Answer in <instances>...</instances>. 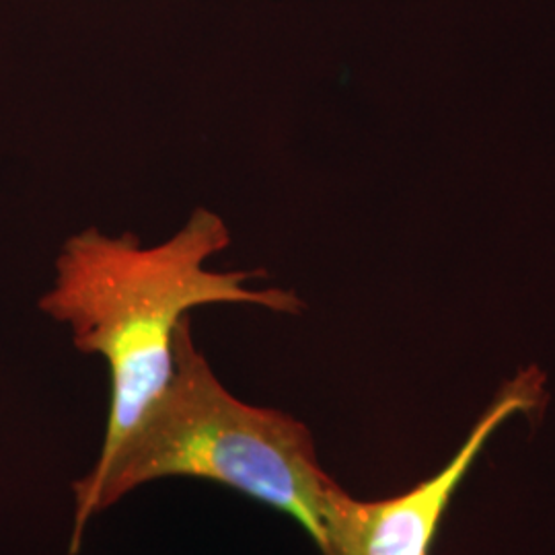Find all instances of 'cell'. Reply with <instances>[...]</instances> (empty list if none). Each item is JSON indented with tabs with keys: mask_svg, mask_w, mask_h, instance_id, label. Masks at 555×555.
<instances>
[{
	"mask_svg": "<svg viewBox=\"0 0 555 555\" xmlns=\"http://www.w3.org/2000/svg\"><path fill=\"white\" fill-rule=\"evenodd\" d=\"M229 245L227 222L202 206L173 237L153 247L132 233L114 237L93 227L64 243L56 282L40 309L70 327L79 352L107 362L112 399L95 465L112 459L171 383L176 336L192 309L231 302L302 311L291 291L251 288V280L266 276L259 270L206 268Z\"/></svg>",
	"mask_w": 555,
	"mask_h": 555,
	"instance_id": "1",
	"label": "cell"
},
{
	"mask_svg": "<svg viewBox=\"0 0 555 555\" xmlns=\"http://www.w3.org/2000/svg\"><path fill=\"white\" fill-rule=\"evenodd\" d=\"M199 477L293 516L330 555V533L348 496L319 465L309 428L293 416L249 405L220 383L194 344L190 319L176 336V373L134 433L75 483L77 555L89 518L142 483Z\"/></svg>",
	"mask_w": 555,
	"mask_h": 555,
	"instance_id": "2",
	"label": "cell"
},
{
	"mask_svg": "<svg viewBox=\"0 0 555 555\" xmlns=\"http://www.w3.org/2000/svg\"><path fill=\"white\" fill-rule=\"evenodd\" d=\"M543 401V375L529 369L504 385L453 459L435 476L387 500L346 496L330 533V555H428L456 488L498 428Z\"/></svg>",
	"mask_w": 555,
	"mask_h": 555,
	"instance_id": "3",
	"label": "cell"
}]
</instances>
